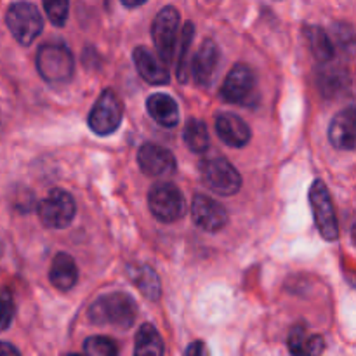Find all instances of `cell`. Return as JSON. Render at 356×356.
<instances>
[{
    "label": "cell",
    "instance_id": "10",
    "mask_svg": "<svg viewBox=\"0 0 356 356\" xmlns=\"http://www.w3.org/2000/svg\"><path fill=\"white\" fill-rule=\"evenodd\" d=\"M148 205L152 214L160 222H174L184 216L186 202L179 188L172 183H156L148 193Z\"/></svg>",
    "mask_w": 356,
    "mask_h": 356
},
{
    "label": "cell",
    "instance_id": "21",
    "mask_svg": "<svg viewBox=\"0 0 356 356\" xmlns=\"http://www.w3.org/2000/svg\"><path fill=\"white\" fill-rule=\"evenodd\" d=\"M302 33H305L309 45V51H312L313 58H315L316 61L322 63V65H327V63L332 61L334 49L336 47H334L332 40H330V35L327 33L323 28L312 26V24H309V26H305Z\"/></svg>",
    "mask_w": 356,
    "mask_h": 356
},
{
    "label": "cell",
    "instance_id": "1",
    "mask_svg": "<svg viewBox=\"0 0 356 356\" xmlns=\"http://www.w3.org/2000/svg\"><path fill=\"white\" fill-rule=\"evenodd\" d=\"M89 318L96 325L131 329L138 318V305L127 292H108L90 305Z\"/></svg>",
    "mask_w": 356,
    "mask_h": 356
},
{
    "label": "cell",
    "instance_id": "23",
    "mask_svg": "<svg viewBox=\"0 0 356 356\" xmlns=\"http://www.w3.org/2000/svg\"><path fill=\"white\" fill-rule=\"evenodd\" d=\"M350 83V76H348V72L341 66H327V70H322L318 75V86L320 92L325 97H336L337 94L343 92L344 89Z\"/></svg>",
    "mask_w": 356,
    "mask_h": 356
},
{
    "label": "cell",
    "instance_id": "12",
    "mask_svg": "<svg viewBox=\"0 0 356 356\" xmlns=\"http://www.w3.org/2000/svg\"><path fill=\"white\" fill-rule=\"evenodd\" d=\"M138 163L143 174L149 177H165L176 172V156L163 146L155 143H146L138 152Z\"/></svg>",
    "mask_w": 356,
    "mask_h": 356
},
{
    "label": "cell",
    "instance_id": "34",
    "mask_svg": "<svg viewBox=\"0 0 356 356\" xmlns=\"http://www.w3.org/2000/svg\"><path fill=\"white\" fill-rule=\"evenodd\" d=\"M68 356H82V355H76V353H73V355H68Z\"/></svg>",
    "mask_w": 356,
    "mask_h": 356
},
{
    "label": "cell",
    "instance_id": "31",
    "mask_svg": "<svg viewBox=\"0 0 356 356\" xmlns=\"http://www.w3.org/2000/svg\"><path fill=\"white\" fill-rule=\"evenodd\" d=\"M0 356H21V353L10 343L0 341Z\"/></svg>",
    "mask_w": 356,
    "mask_h": 356
},
{
    "label": "cell",
    "instance_id": "33",
    "mask_svg": "<svg viewBox=\"0 0 356 356\" xmlns=\"http://www.w3.org/2000/svg\"><path fill=\"white\" fill-rule=\"evenodd\" d=\"M351 238H353V242H355V245H356V225L353 226V228H351Z\"/></svg>",
    "mask_w": 356,
    "mask_h": 356
},
{
    "label": "cell",
    "instance_id": "28",
    "mask_svg": "<svg viewBox=\"0 0 356 356\" xmlns=\"http://www.w3.org/2000/svg\"><path fill=\"white\" fill-rule=\"evenodd\" d=\"M42 2L49 21L58 28L65 26L70 14V0H42Z\"/></svg>",
    "mask_w": 356,
    "mask_h": 356
},
{
    "label": "cell",
    "instance_id": "14",
    "mask_svg": "<svg viewBox=\"0 0 356 356\" xmlns=\"http://www.w3.org/2000/svg\"><path fill=\"white\" fill-rule=\"evenodd\" d=\"M330 145L343 152L356 149V108L348 106L334 115L329 125Z\"/></svg>",
    "mask_w": 356,
    "mask_h": 356
},
{
    "label": "cell",
    "instance_id": "13",
    "mask_svg": "<svg viewBox=\"0 0 356 356\" xmlns=\"http://www.w3.org/2000/svg\"><path fill=\"white\" fill-rule=\"evenodd\" d=\"M219 65V47L214 40H204L198 51L191 58L190 75L193 82L202 89H209L212 86L218 73Z\"/></svg>",
    "mask_w": 356,
    "mask_h": 356
},
{
    "label": "cell",
    "instance_id": "32",
    "mask_svg": "<svg viewBox=\"0 0 356 356\" xmlns=\"http://www.w3.org/2000/svg\"><path fill=\"white\" fill-rule=\"evenodd\" d=\"M122 3H124L125 7H129V9H136V7H141L143 3H146L148 0H120Z\"/></svg>",
    "mask_w": 356,
    "mask_h": 356
},
{
    "label": "cell",
    "instance_id": "11",
    "mask_svg": "<svg viewBox=\"0 0 356 356\" xmlns=\"http://www.w3.org/2000/svg\"><path fill=\"white\" fill-rule=\"evenodd\" d=\"M191 218L200 229L207 233H218L228 225V211L207 195H195L191 204Z\"/></svg>",
    "mask_w": 356,
    "mask_h": 356
},
{
    "label": "cell",
    "instance_id": "25",
    "mask_svg": "<svg viewBox=\"0 0 356 356\" xmlns=\"http://www.w3.org/2000/svg\"><path fill=\"white\" fill-rule=\"evenodd\" d=\"M195 37V24L186 23L179 35V59H177V79L181 83H186L190 79V52Z\"/></svg>",
    "mask_w": 356,
    "mask_h": 356
},
{
    "label": "cell",
    "instance_id": "8",
    "mask_svg": "<svg viewBox=\"0 0 356 356\" xmlns=\"http://www.w3.org/2000/svg\"><path fill=\"white\" fill-rule=\"evenodd\" d=\"M42 225L52 229H65L72 225L76 214V205L72 195L61 188H54L40 200L37 207Z\"/></svg>",
    "mask_w": 356,
    "mask_h": 356
},
{
    "label": "cell",
    "instance_id": "19",
    "mask_svg": "<svg viewBox=\"0 0 356 356\" xmlns=\"http://www.w3.org/2000/svg\"><path fill=\"white\" fill-rule=\"evenodd\" d=\"M287 346L292 356H320L325 350V341L318 334H309L305 325H296L289 334Z\"/></svg>",
    "mask_w": 356,
    "mask_h": 356
},
{
    "label": "cell",
    "instance_id": "16",
    "mask_svg": "<svg viewBox=\"0 0 356 356\" xmlns=\"http://www.w3.org/2000/svg\"><path fill=\"white\" fill-rule=\"evenodd\" d=\"M216 132L229 148H243V146L249 145L250 136H252L245 120H242L238 115L229 113V111L219 113L216 117Z\"/></svg>",
    "mask_w": 356,
    "mask_h": 356
},
{
    "label": "cell",
    "instance_id": "17",
    "mask_svg": "<svg viewBox=\"0 0 356 356\" xmlns=\"http://www.w3.org/2000/svg\"><path fill=\"white\" fill-rule=\"evenodd\" d=\"M146 110H148L149 117L162 127L172 129L179 124V106L169 94H152L146 101Z\"/></svg>",
    "mask_w": 356,
    "mask_h": 356
},
{
    "label": "cell",
    "instance_id": "27",
    "mask_svg": "<svg viewBox=\"0 0 356 356\" xmlns=\"http://www.w3.org/2000/svg\"><path fill=\"white\" fill-rule=\"evenodd\" d=\"M86 356H118V346L106 336H92L83 343Z\"/></svg>",
    "mask_w": 356,
    "mask_h": 356
},
{
    "label": "cell",
    "instance_id": "18",
    "mask_svg": "<svg viewBox=\"0 0 356 356\" xmlns=\"http://www.w3.org/2000/svg\"><path fill=\"white\" fill-rule=\"evenodd\" d=\"M49 280L58 291H72L79 282V268L75 259L66 252L56 254L49 270Z\"/></svg>",
    "mask_w": 356,
    "mask_h": 356
},
{
    "label": "cell",
    "instance_id": "15",
    "mask_svg": "<svg viewBox=\"0 0 356 356\" xmlns=\"http://www.w3.org/2000/svg\"><path fill=\"white\" fill-rule=\"evenodd\" d=\"M132 59H134V65L143 80H146L152 86H165V83H169V68L148 47H145V45L136 47L134 52H132Z\"/></svg>",
    "mask_w": 356,
    "mask_h": 356
},
{
    "label": "cell",
    "instance_id": "29",
    "mask_svg": "<svg viewBox=\"0 0 356 356\" xmlns=\"http://www.w3.org/2000/svg\"><path fill=\"white\" fill-rule=\"evenodd\" d=\"M14 315H16V305H14L13 294L9 291H3L0 294V330L9 329Z\"/></svg>",
    "mask_w": 356,
    "mask_h": 356
},
{
    "label": "cell",
    "instance_id": "2",
    "mask_svg": "<svg viewBox=\"0 0 356 356\" xmlns=\"http://www.w3.org/2000/svg\"><path fill=\"white\" fill-rule=\"evenodd\" d=\"M38 75L49 83L70 82L75 72V59L72 51L59 42H47L37 51Z\"/></svg>",
    "mask_w": 356,
    "mask_h": 356
},
{
    "label": "cell",
    "instance_id": "9",
    "mask_svg": "<svg viewBox=\"0 0 356 356\" xmlns=\"http://www.w3.org/2000/svg\"><path fill=\"white\" fill-rule=\"evenodd\" d=\"M179 10L172 6H167L160 9L152 24V38L155 44L159 58L162 59L165 65H169L174 58V51H176L177 33H179Z\"/></svg>",
    "mask_w": 356,
    "mask_h": 356
},
{
    "label": "cell",
    "instance_id": "30",
    "mask_svg": "<svg viewBox=\"0 0 356 356\" xmlns=\"http://www.w3.org/2000/svg\"><path fill=\"white\" fill-rule=\"evenodd\" d=\"M184 356H209V348L205 346V343L202 341H195L190 346L186 348V353Z\"/></svg>",
    "mask_w": 356,
    "mask_h": 356
},
{
    "label": "cell",
    "instance_id": "26",
    "mask_svg": "<svg viewBox=\"0 0 356 356\" xmlns=\"http://www.w3.org/2000/svg\"><path fill=\"white\" fill-rule=\"evenodd\" d=\"M330 40L343 54L356 56V31L348 23H334L330 28Z\"/></svg>",
    "mask_w": 356,
    "mask_h": 356
},
{
    "label": "cell",
    "instance_id": "20",
    "mask_svg": "<svg viewBox=\"0 0 356 356\" xmlns=\"http://www.w3.org/2000/svg\"><path fill=\"white\" fill-rule=\"evenodd\" d=\"M127 273L132 284L141 291V294L146 299L159 301L160 294H162V285H160L159 275L155 273L152 266H148V264H131L127 268Z\"/></svg>",
    "mask_w": 356,
    "mask_h": 356
},
{
    "label": "cell",
    "instance_id": "4",
    "mask_svg": "<svg viewBox=\"0 0 356 356\" xmlns=\"http://www.w3.org/2000/svg\"><path fill=\"white\" fill-rule=\"evenodd\" d=\"M200 176L205 186L221 197L236 195L242 188V176L225 156H209L202 160Z\"/></svg>",
    "mask_w": 356,
    "mask_h": 356
},
{
    "label": "cell",
    "instance_id": "3",
    "mask_svg": "<svg viewBox=\"0 0 356 356\" xmlns=\"http://www.w3.org/2000/svg\"><path fill=\"white\" fill-rule=\"evenodd\" d=\"M221 97L229 104L256 106L259 101V89L254 70L243 63L233 66L221 86Z\"/></svg>",
    "mask_w": 356,
    "mask_h": 356
},
{
    "label": "cell",
    "instance_id": "5",
    "mask_svg": "<svg viewBox=\"0 0 356 356\" xmlns=\"http://www.w3.org/2000/svg\"><path fill=\"white\" fill-rule=\"evenodd\" d=\"M6 24L21 45L33 44L35 38L44 30L40 10L35 3L24 2V0L10 3L6 13Z\"/></svg>",
    "mask_w": 356,
    "mask_h": 356
},
{
    "label": "cell",
    "instance_id": "6",
    "mask_svg": "<svg viewBox=\"0 0 356 356\" xmlns=\"http://www.w3.org/2000/svg\"><path fill=\"white\" fill-rule=\"evenodd\" d=\"M309 205H312L313 219H315L320 235L327 242H334L339 238V222H337L336 211H334L332 197L322 179H315L309 188Z\"/></svg>",
    "mask_w": 356,
    "mask_h": 356
},
{
    "label": "cell",
    "instance_id": "24",
    "mask_svg": "<svg viewBox=\"0 0 356 356\" xmlns=\"http://www.w3.org/2000/svg\"><path fill=\"white\" fill-rule=\"evenodd\" d=\"M184 145L190 148V152L193 153H205L211 146V138H209L207 125L204 124L198 118H191L188 120V124L184 125Z\"/></svg>",
    "mask_w": 356,
    "mask_h": 356
},
{
    "label": "cell",
    "instance_id": "22",
    "mask_svg": "<svg viewBox=\"0 0 356 356\" xmlns=\"http://www.w3.org/2000/svg\"><path fill=\"white\" fill-rule=\"evenodd\" d=\"M163 341L152 323H143L136 334L134 356H163Z\"/></svg>",
    "mask_w": 356,
    "mask_h": 356
},
{
    "label": "cell",
    "instance_id": "7",
    "mask_svg": "<svg viewBox=\"0 0 356 356\" xmlns=\"http://www.w3.org/2000/svg\"><path fill=\"white\" fill-rule=\"evenodd\" d=\"M124 118V104L113 89H104L89 113V127L94 134L106 138L117 132Z\"/></svg>",
    "mask_w": 356,
    "mask_h": 356
}]
</instances>
